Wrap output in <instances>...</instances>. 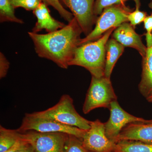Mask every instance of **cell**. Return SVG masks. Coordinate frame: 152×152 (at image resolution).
Masks as SVG:
<instances>
[{"instance_id": "obj_1", "label": "cell", "mask_w": 152, "mask_h": 152, "mask_svg": "<svg viewBox=\"0 0 152 152\" xmlns=\"http://www.w3.org/2000/svg\"><path fill=\"white\" fill-rule=\"evenodd\" d=\"M82 33L81 28L74 18L65 26L53 32L40 34L29 32L28 34L39 57L67 69L79 46Z\"/></svg>"}, {"instance_id": "obj_2", "label": "cell", "mask_w": 152, "mask_h": 152, "mask_svg": "<svg viewBox=\"0 0 152 152\" xmlns=\"http://www.w3.org/2000/svg\"><path fill=\"white\" fill-rule=\"evenodd\" d=\"M116 28L107 31L96 40L78 47L69 65L83 67L94 77L104 76L106 44Z\"/></svg>"}, {"instance_id": "obj_3", "label": "cell", "mask_w": 152, "mask_h": 152, "mask_svg": "<svg viewBox=\"0 0 152 152\" xmlns=\"http://www.w3.org/2000/svg\"><path fill=\"white\" fill-rule=\"evenodd\" d=\"M32 113L36 116L50 119L84 130H88L91 127V121L86 119L77 112L73 100L67 94L63 95L58 103L52 107Z\"/></svg>"}, {"instance_id": "obj_4", "label": "cell", "mask_w": 152, "mask_h": 152, "mask_svg": "<svg viewBox=\"0 0 152 152\" xmlns=\"http://www.w3.org/2000/svg\"><path fill=\"white\" fill-rule=\"evenodd\" d=\"M132 12V10L127 7L124 4L114 5L104 9L97 18L94 28L86 37L81 39L79 46L96 40L108 30L129 22L128 15Z\"/></svg>"}, {"instance_id": "obj_5", "label": "cell", "mask_w": 152, "mask_h": 152, "mask_svg": "<svg viewBox=\"0 0 152 152\" xmlns=\"http://www.w3.org/2000/svg\"><path fill=\"white\" fill-rule=\"evenodd\" d=\"M116 101H117V97L110 79L105 76L100 77L92 76L83 106V111L84 114H88L99 108L109 109L112 103Z\"/></svg>"}, {"instance_id": "obj_6", "label": "cell", "mask_w": 152, "mask_h": 152, "mask_svg": "<svg viewBox=\"0 0 152 152\" xmlns=\"http://www.w3.org/2000/svg\"><path fill=\"white\" fill-rule=\"evenodd\" d=\"M20 133L34 131L42 133L63 132L74 135L83 139L86 131L75 127L63 124L54 120L36 116L32 113H26L22 124L17 129Z\"/></svg>"}, {"instance_id": "obj_7", "label": "cell", "mask_w": 152, "mask_h": 152, "mask_svg": "<svg viewBox=\"0 0 152 152\" xmlns=\"http://www.w3.org/2000/svg\"><path fill=\"white\" fill-rule=\"evenodd\" d=\"M68 134L42 133L28 131L21 133V137L32 146L35 152H61Z\"/></svg>"}, {"instance_id": "obj_8", "label": "cell", "mask_w": 152, "mask_h": 152, "mask_svg": "<svg viewBox=\"0 0 152 152\" xmlns=\"http://www.w3.org/2000/svg\"><path fill=\"white\" fill-rule=\"evenodd\" d=\"M109 110L110 118L104 123L105 132L107 137L115 143L121 131L129 124L152 122V120L144 119L129 113L120 106L117 101L112 103Z\"/></svg>"}, {"instance_id": "obj_9", "label": "cell", "mask_w": 152, "mask_h": 152, "mask_svg": "<svg viewBox=\"0 0 152 152\" xmlns=\"http://www.w3.org/2000/svg\"><path fill=\"white\" fill-rule=\"evenodd\" d=\"M90 125L82 139L84 147L90 152H113L116 143L106 135L104 123L97 119Z\"/></svg>"}, {"instance_id": "obj_10", "label": "cell", "mask_w": 152, "mask_h": 152, "mask_svg": "<svg viewBox=\"0 0 152 152\" xmlns=\"http://www.w3.org/2000/svg\"><path fill=\"white\" fill-rule=\"evenodd\" d=\"M72 11L86 36L93 30L96 16L94 13L95 0H61Z\"/></svg>"}, {"instance_id": "obj_11", "label": "cell", "mask_w": 152, "mask_h": 152, "mask_svg": "<svg viewBox=\"0 0 152 152\" xmlns=\"http://www.w3.org/2000/svg\"><path fill=\"white\" fill-rule=\"evenodd\" d=\"M112 35V38L124 47L135 49L142 58L145 57L147 48L142 42L141 36L136 32L130 23H123L114 30Z\"/></svg>"}, {"instance_id": "obj_12", "label": "cell", "mask_w": 152, "mask_h": 152, "mask_svg": "<svg viewBox=\"0 0 152 152\" xmlns=\"http://www.w3.org/2000/svg\"><path fill=\"white\" fill-rule=\"evenodd\" d=\"M125 140L152 144V122L133 123L127 125L121 131L115 143Z\"/></svg>"}, {"instance_id": "obj_13", "label": "cell", "mask_w": 152, "mask_h": 152, "mask_svg": "<svg viewBox=\"0 0 152 152\" xmlns=\"http://www.w3.org/2000/svg\"><path fill=\"white\" fill-rule=\"evenodd\" d=\"M33 13L37 21L33 28L32 32L38 33L43 29L45 30L48 33L53 32L66 26L64 23L52 17L48 6L42 2L33 11Z\"/></svg>"}, {"instance_id": "obj_14", "label": "cell", "mask_w": 152, "mask_h": 152, "mask_svg": "<svg viewBox=\"0 0 152 152\" xmlns=\"http://www.w3.org/2000/svg\"><path fill=\"white\" fill-rule=\"evenodd\" d=\"M142 58L141 80L139 89L146 99L152 93V45L147 48L145 55Z\"/></svg>"}, {"instance_id": "obj_15", "label": "cell", "mask_w": 152, "mask_h": 152, "mask_svg": "<svg viewBox=\"0 0 152 152\" xmlns=\"http://www.w3.org/2000/svg\"><path fill=\"white\" fill-rule=\"evenodd\" d=\"M125 47L112 38L109 39L106 45L105 67L104 76L110 79L113 69L117 61L122 55Z\"/></svg>"}, {"instance_id": "obj_16", "label": "cell", "mask_w": 152, "mask_h": 152, "mask_svg": "<svg viewBox=\"0 0 152 152\" xmlns=\"http://www.w3.org/2000/svg\"><path fill=\"white\" fill-rule=\"evenodd\" d=\"M113 152H152V144L136 141H121L116 143Z\"/></svg>"}, {"instance_id": "obj_17", "label": "cell", "mask_w": 152, "mask_h": 152, "mask_svg": "<svg viewBox=\"0 0 152 152\" xmlns=\"http://www.w3.org/2000/svg\"><path fill=\"white\" fill-rule=\"evenodd\" d=\"M21 137L17 129H10L0 126V152H5L13 146Z\"/></svg>"}, {"instance_id": "obj_18", "label": "cell", "mask_w": 152, "mask_h": 152, "mask_svg": "<svg viewBox=\"0 0 152 152\" xmlns=\"http://www.w3.org/2000/svg\"><path fill=\"white\" fill-rule=\"evenodd\" d=\"M15 8L10 0H0V21L14 22L19 24L24 23L21 19L18 18L15 14Z\"/></svg>"}, {"instance_id": "obj_19", "label": "cell", "mask_w": 152, "mask_h": 152, "mask_svg": "<svg viewBox=\"0 0 152 152\" xmlns=\"http://www.w3.org/2000/svg\"><path fill=\"white\" fill-rule=\"evenodd\" d=\"M61 152H90L84 147L81 139L68 134Z\"/></svg>"}, {"instance_id": "obj_20", "label": "cell", "mask_w": 152, "mask_h": 152, "mask_svg": "<svg viewBox=\"0 0 152 152\" xmlns=\"http://www.w3.org/2000/svg\"><path fill=\"white\" fill-rule=\"evenodd\" d=\"M136 3V9L133 12H131L128 15V21L135 27L137 25H139L144 22L146 18L147 15L145 12L140 11V0H134Z\"/></svg>"}, {"instance_id": "obj_21", "label": "cell", "mask_w": 152, "mask_h": 152, "mask_svg": "<svg viewBox=\"0 0 152 152\" xmlns=\"http://www.w3.org/2000/svg\"><path fill=\"white\" fill-rule=\"evenodd\" d=\"M42 1L47 5V6H51L53 7L58 11L63 18L68 23L70 22L74 18L72 13L69 12L66 10L61 4L59 0H41Z\"/></svg>"}, {"instance_id": "obj_22", "label": "cell", "mask_w": 152, "mask_h": 152, "mask_svg": "<svg viewBox=\"0 0 152 152\" xmlns=\"http://www.w3.org/2000/svg\"><path fill=\"white\" fill-rule=\"evenodd\" d=\"M15 9L22 7L28 11H34L42 2L41 0H10Z\"/></svg>"}, {"instance_id": "obj_23", "label": "cell", "mask_w": 152, "mask_h": 152, "mask_svg": "<svg viewBox=\"0 0 152 152\" xmlns=\"http://www.w3.org/2000/svg\"><path fill=\"white\" fill-rule=\"evenodd\" d=\"M128 0H96L94 6V13L95 15H100L104 9L114 5L124 4Z\"/></svg>"}, {"instance_id": "obj_24", "label": "cell", "mask_w": 152, "mask_h": 152, "mask_svg": "<svg viewBox=\"0 0 152 152\" xmlns=\"http://www.w3.org/2000/svg\"><path fill=\"white\" fill-rule=\"evenodd\" d=\"M145 28L146 30V39L147 48H150L152 45V14L147 16L144 21Z\"/></svg>"}, {"instance_id": "obj_25", "label": "cell", "mask_w": 152, "mask_h": 152, "mask_svg": "<svg viewBox=\"0 0 152 152\" xmlns=\"http://www.w3.org/2000/svg\"><path fill=\"white\" fill-rule=\"evenodd\" d=\"M10 67V63L4 55L0 53V78H4L7 74Z\"/></svg>"}, {"instance_id": "obj_26", "label": "cell", "mask_w": 152, "mask_h": 152, "mask_svg": "<svg viewBox=\"0 0 152 152\" xmlns=\"http://www.w3.org/2000/svg\"><path fill=\"white\" fill-rule=\"evenodd\" d=\"M28 143V142L24 139L21 138L16 143L5 152H17Z\"/></svg>"}, {"instance_id": "obj_27", "label": "cell", "mask_w": 152, "mask_h": 152, "mask_svg": "<svg viewBox=\"0 0 152 152\" xmlns=\"http://www.w3.org/2000/svg\"><path fill=\"white\" fill-rule=\"evenodd\" d=\"M17 152H35L32 146L28 143L24 146L21 148Z\"/></svg>"}, {"instance_id": "obj_28", "label": "cell", "mask_w": 152, "mask_h": 152, "mask_svg": "<svg viewBox=\"0 0 152 152\" xmlns=\"http://www.w3.org/2000/svg\"><path fill=\"white\" fill-rule=\"evenodd\" d=\"M146 99L148 102L152 103V93L146 98Z\"/></svg>"}, {"instance_id": "obj_29", "label": "cell", "mask_w": 152, "mask_h": 152, "mask_svg": "<svg viewBox=\"0 0 152 152\" xmlns=\"http://www.w3.org/2000/svg\"><path fill=\"white\" fill-rule=\"evenodd\" d=\"M151 8H152V6H151Z\"/></svg>"}]
</instances>
